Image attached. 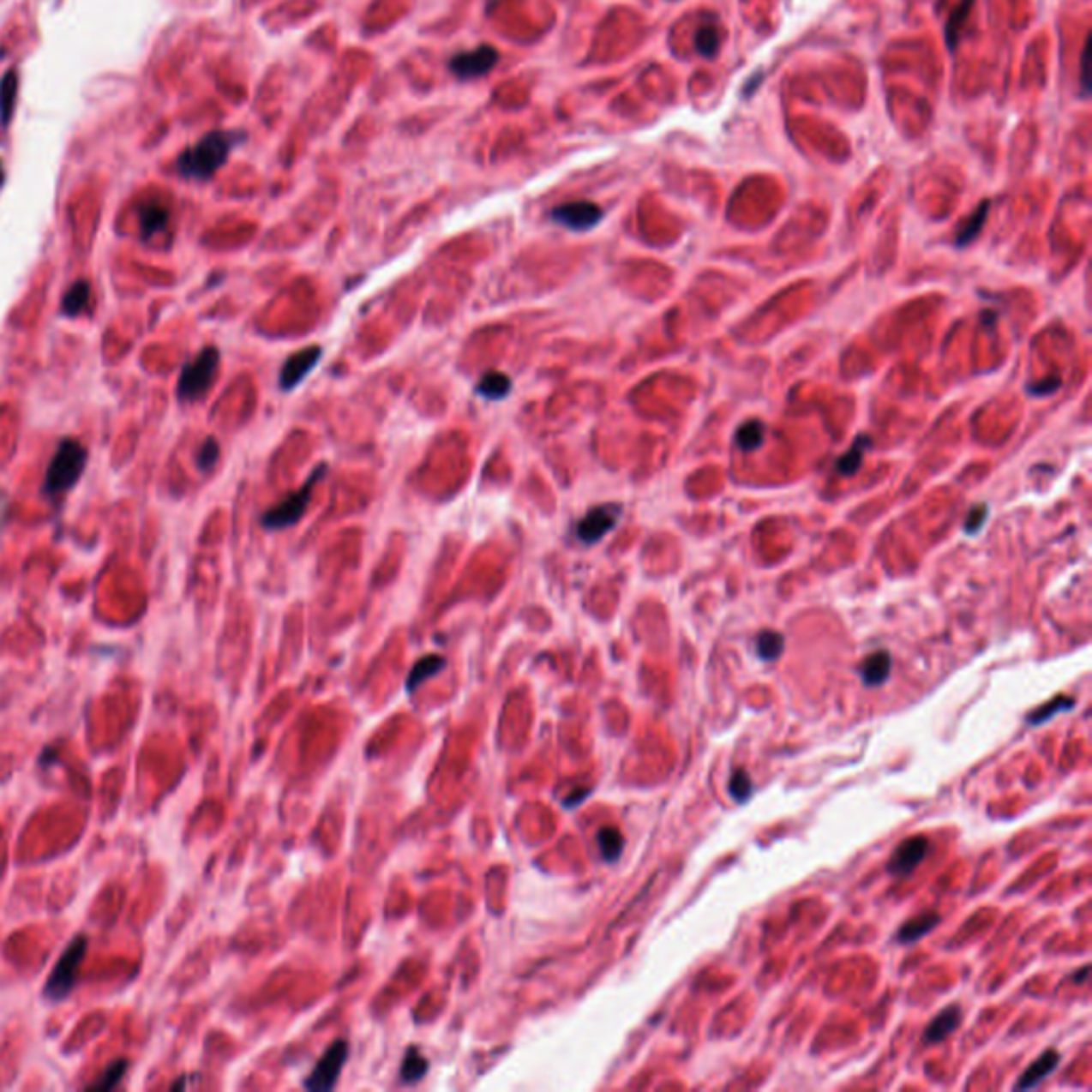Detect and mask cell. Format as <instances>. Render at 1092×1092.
<instances>
[{
	"mask_svg": "<svg viewBox=\"0 0 1092 1092\" xmlns=\"http://www.w3.org/2000/svg\"><path fill=\"white\" fill-rule=\"evenodd\" d=\"M239 141H243V133L218 130L205 135L199 143L182 152L177 159V171L188 180H209L229 160L231 150Z\"/></svg>",
	"mask_w": 1092,
	"mask_h": 1092,
	"instance_id": "6da1fadb",
	"label": "cell"
},
{
	"mask_svg": "<svg viewBox=\"0 0 1092 1092\" xmlns=\"http://www.w3.org/2000/svg\"><path fill=\"white\" fill-rule=\"evenodd\" d=\"M86 461H88L86 448L77 440H64L56 448L54 457H51L45 474V483H43V491L51 497L67 493L81 478V474H84Z\"/></svg>",
	"mask_w": 1092,
	"mask_h": 1092,
	"instance_id": "7a4b0ae2",
	"label": "cell"
},
{
	"mask_svg": "<svg viewBox=\"0 0 1092 1092\" xmlns=\"http://www.w3.org/2000/svg\"><path fill=\"white\" fill-rule=\"evenodd\" d=\"M218 367H220V352H218V348L209 346L205 351H201L182 369L180 382H177V397L182 401L192 404V401H199L201 397L207 395L213 380H216Z\"/></svg>",
	"mask_w": 1092,
	"mask_h": 1092,
	"instance_id": "3957f363",
	"label": "cell"
},
{
	"mask_svg": "<svg viewBox=\"0 0 1092 1092\" xmlns=\"http://www.w3.org/2000/svg\"><path fill=\"white\" fill-rule=\"evenodd\" d=\"M86 950H88V939L86 937H77L71 945L64 950V954L60 956V960L56 963L54 971H51L50 980L45 984V997L51 999V1001H63L64 997H69V993L73 990L77 980V971H80L81 963L86 958Z\"/></svg>",
	"mask_w": 1092,
	"mask_h": 1092,
	"instance_id": "277c9868",
	"label": "cell"
},
{
	"mask_svg": "<svg viewBox=\"0 0 1092 1092\" xmlns=\"http://www.w3.org/2000/svg\"><path fill=\"white\" fill-rule=\"evenodd\" d=\"M322 474H325V465L318 467V470L312 474V478H309L308 483L299 489V491L292 493V495H288L286 500L279 501L275 508L267 510V513L263 514V519H261L263 527H267V530H286V527L295 525V523L303 517L305 510H308L314 484L322 478Z\"/></svg>",
	"mask_w": 1092,
	"mask_h": 1092,
	"instance_id": "5b68a950",
	"label": "cell"
},
{
	"mask_svg": "<svg viewBox=\"0 0 1092 1092\" xmlns=\"http://www.w3.org/2000/svg\"><path fill=\"white\" fill-rule=\"evenodd\" d=\"M346 1056H348V1043L346 1041L333 1043V1046L322 1054V1059L318 1060L314 1071L309 1073V1077L305 1080L303 1084L305 1089L314 1092H327L335 1089L339 1073H342L344 1063H346Z\"/></svg>",
	"mask_w": 1092,
	"mask_h": 1092,
	"instance_id": "8992f818",
	"label": "cell"
},
{
	"mask_svg": "<svg viewBox=\"0 0 1092 1092\" xmlns=\"http://www.w3.org/2000/svg\"><path fill=\"white\" fill-rule=\"evenodd\" d=\"M619 517H621V506L617 504H602L589 510L576 525V538L583 544H596L604 538L609 531L615 530Z\"/></svg>",
	"mask_w": 1092,
	"mask_h": 1092,
	"instance_id": "52a82bcc",
	"label": "cell"
},
{
	"mask_svg": "<svg viewBox=\"0 0 1092 1092\" xmlns=\"http://www.w3.org/2000/svg\"><path fill=\"white\" fill-rule=\"evenodd\" d=\"M497 63H500V54H497L495 47L480 45L471 51H463V54L453 56L448 67H451V71L455 73L459 80H476V77L491 73Z\"/></svg>",
	"mask_w": 1092,
	"mask_h": 1092,
	"instance_id": "ba28073f",
	"label": "cell"
},
{
	"mask_svg": "<svg viewBox=\"0 0 1092 1092\" xmlns=\"http://www.w3.org/2000/svg\"><path fill=\"white\" fill-rule=\"evenodd\" d=\"M602 216H604V212L596 203H589V201H574V203L559 205L557 209L550 212V218L557 225L566 226L570 231L593 229L602 220Z\"/></svg>",
	"mask_w": 1092,
	"mask_h": 1092,
	"instance_id": "9c48e42d",
	"label": "cell"
},
{
	"mask_svg": "<svg viewBox=\"0 0 1092 1092\" xmlns=\"http://www.w3.org/2000/svg\"><path fill=\"white\" fill-rule=\"evenodd\" d=\"M928 849H930V841L926 837H921V834L907 838V841H903L901 845L894 849L892 858H890L888 862V873L894 877L911 875V873L920 867L921 860L926 858Z\"/></svg>",
	"mask_w": 1092,
	"mask_h": 1092,
	"instance_id": "30bf717a",
	"label": "cell"
},
{
	"mask_svg": "<svg viewBox=\"0 0 1092 1092\" xmlns=\"http://www.w3.org/2000/svg\"><path fill=\"white\" fill-rule=\"evenodd\" d=\"M321 357H322L321 346H309L305 348V351H299L297 355H292L282 367V374H279V387H282L284 391H292L295 387H299V384L305 380V375L316 367L318 361H321Z\"/></svg>",
	"mask_w": 1092,
	"mask_h": 1092,
	"instance_id": "8fae6325",
	"label": "cell"
},
{
	"mask_svg": "<svg viewBox=\"0 0 1092 1092\" xmlns=\"http://www.w3.org/2000/svg\"><path fill=\"white\" fill-rule=\"evenodd\" d=\"M1060 1063V1054L1056 1050H1046L1041 1056H1039L1035 1063L1029 1065V1069H1024V1073L1020 1076V1080L1016 1082V1090H1030L1035 1086L1041 1084Z\"/></svg>",
	"mask_w": 1092,
	"mask_h": 1092,
	"instance_id": "7c38bea8",
	"label": "cell"
},
{
	"mask_svg": "<svg viewBox=\"0 0 1092 1092\" xmlns=\"http://www.w3.org/2000/svg\"><path fill=\"white\" fill-rule=\"evenodd\" d=\"M960 1020H963V1009L958 1005H950V1007L943 1009L939 1016L933 1017V1022L928 1024L924 1033V1041L926 1043H941L943 1039L950 1037L956 1029H958Z\"/></svg>",
	"mask_w": 1092,
	"mask_h": 1092,
	"instance_id": "4fadbf2b",
	"label": "cell"
},
{
	"mask_svg": "<svg viewBox=\"0 0 1092 1092\" xmlns=\"http://www.w3.org/2000/svg\"><path fill=\"white\" fill-rule=\"evenodd\" d=\"M890 672H892V657H890V653H885V651H877V653L868 655V657L862 662V666H860V676H862L864 683L871 685V687H877V685L885 683Z\"/></svg>",
	"mask_w": 1092,
	"mask_h": 1092,
	"instance_id": "5bb4252c",
	"label": "cell"
},
{
	"mask_svg": "<svg viewBox=\"0 0 1092 1092\" xmlns=\"http://www.w3.org/2000/svg\"><path fill=\"white\" fill-rule=\"evenodd\" d=\"M169 225V209L160 203H147L139 209V226H141V237L150 239L152 235H159L167 229Z\"/></svg>",
	"mask_w": 1092,
	"mask_h": 1092,
	"instance_id": "9a60e30c",
	"label": "cell"
},
{
	"mask_svg": "<svg viewBox=\"0 0 1092 1092\" xmlns=\"http://www.w3.org/2000/svg\"><path fill=\"white\" fill-rule=\"evenodd\" d=\"M939 924V915L934 911L928 913H920V915L911 917L909 921L898 928L897 933V941L898 943H915L917 939H921L924 934H928L934 926Z\"/></svg>",
	"mask_w": 1092,
	"mask_h": 1092,
	"instance_id": "2e32d148",
	"label": "cell"
},
{
	"mask_svg": "<svg viewBox=\"0 0 1092 1092\" xmlns=\"http://www.w3.org/2000/svg\"><path fill=\"white\" fill-rule=\"evenodd\" d=\"M90 299H92L90 282L88 279H77V282L69 288L67 295H64L63 314H67V316H77V314H81L86 308H88Z\"/></svg>",
	"mask_w": 1092,
	"mask_h": 1092,
	"instance_id": "e0dca14e",
	"label": "cell"
},
{
	"mask_svg": "<svg viewBox=\"0 0 1092 1092\" xmlns=\"http://www.w3.org/2000/svg\"><path fill=\"white\" fill-rule=\"evenodd\" d=\"M510 388H513V382H510L508 375L500 374V371H491V374H487L483 380H480L476 391H478V395H483L484 399L495 401L508 395Z\"/></svg>",
	"mask_w": 1092,
	"mask_h": 1092,
	"instance_id": "ac0fdd59",
	"label": "cell"
},
{
	"mask_svg": "<svg viewBox=\"0 0 1092 1092\" xmlns=\"http://www.w3.org/2000/svg\"><path fill=\"white\" fill-rule=\"evenodd\" d=\"M783 646H785V638L781 636L779 632L764 630L762 634L755 638V653H758L759 659H764V662H775V659H779L781 653H783Z\"/></svg>",
	"mask_w": 1092,
	"mask_h": 1092,
	"instance_id": "d6986e66",
	"label": "cell"
},
{
	"mask_svg": "<svg viewBox=\"0 0 1092 1092\" xmlns=\"http://www.w3.org/2000/svg\"><path fill=\"white\" fill-rule=\"evenodd\" d=\"M15 94H17V75L13 71H7L3 80H0V122H3V126H7L9 120H11Z\"/></svg>",
	"mask_w": 1092,
	"mask_h": 1092,
	"instance_id": "ffe728a7",
	"label": "cell"
},
{
	"mask_svg": "<svg viewBox=\"0 0 1092 1092\" xmlns=\"http://www.w3.org/2000/svg\"><path fill=\"white\" fill-rule=\"evenodd\" d=\"M868 447H871V440L864 438V435H860V438L855 440L854 447H851L849 451H847V455H843V457L838 459V461H837V470H838V474H843V476H851V474H855V471L860 470V465H862V461H864V451H867Z\"/></svg>",
	"mask_w": 1092,
	"mask_h": 1092,
	"instance_id": "44dd1931",
	"label": "cell"
},
{
	"mask_svg": "<svg viewBox=\"0 0 1092 1092\" xmlns=\"http://www.w3.org/2000/svg\"><path fill=\"white\" fill-rule=\"evenodd\" d=\"M597 845H600V854L606 862H615L619 858V854L623 851V837L617 828L613 825H606L597 832Z\"/></svg>",
	"mask_w": 1092,
	"mask_h": 1092,
	"instance_id": "7402d4cb",
	"label": "cell"
},
{
	"mask_svg": "<svg viewBox=\"0 0 1092 1092\" xmlns=\"http://www.w3.org/2000/svg\"><path fill=\"white\" fill-rule=\"evenodd\" d=\"M973 3H975V0H963V3H960L958 7L954 9V13H951L950 21H947V26H945V41H947V47H950V50H956V45H958L960 33H963V26H964V21H967L969 11H971Z\"/></svg>",
	"mask_w": 1092,
	"mask_h": 1092,
	"instance_id": "603a6c76",
	"label": "cell"
},
{
	"mask_svg": "<svg viewBox=\"0 0 1092 1092\" xmlns=\"http://www.w3.org/2000/svg\"><path fill=\"white\" fill-rule=\"evenodd\" d=\"M444 663H447V662H444V657H440V655H427V657H423L421 662H418L417 666H414V670L410 672L408 689H414L417 685L425 683L427 679H431L434 675H438V672L444 668Z\"/></svg>",
	"mask_w": 1092,
	"mask_h": 1092,
	"instance_id": "cb8c5ba5",
	"label": "cell"
},
{
	"mask_svg": "<svg viewBox=\"0 0 1092 1092\" xmlns=\"http://www.w3.org/2000/svg\"><path fill=\"white\" fill-rule=\"evenodd\" d=\"M988 209H990V203L988 201H984V203L980 205V209H977V212L973 213L967 222H964L963 229L958 231V237H956V243H958L960 248H964L967 243H971L973 239L977 237V233H980L981 226H984L986 216H988Z\"/></svg>",
	"mask_w": 1092,
	"mask_h": 1092,
	"instance_id": "d4e9b609",
	"label": "cell"
},
{
	"mask_svg": "<svg viewBox=\"0 0 1092 1092\" xmlns=\"http://www.w3.org/2000/svg\"><path fill=\"white\" fill-rule=\"evenodd\" d=\"M736 444L742 451H758L764 444V425L759 421H749L738 429Z\"/></svg>",
	"mask_w": 1092,
	"mask_h": 1092,
	"instance_id": "484cf974",
	"label": "cell"
},
{
	"mask_svg": "<svg viewBox=\"0 0 1092 1092\" xmlns=\"http://www.w3.org/2000/svg\"><path fill=\"white\" fill-rule=\"evenodd\" d=\"M1073 705H1076V702H1073L1071 698H1067V696L1054 698V700L1047 702L1046 706H1039L1037 711H1033V713L1029 715V723H1030V726H1039V723H1046L1047 719L1054 717V715L1060 713V711H1071Z\"/></svg>",
	"mask_w": 1092,
	"mask_h": 1092,
	"instance_id": "4316f807",
	"label": "cell"
},
{
	"mask_svg": "<svg viewBox=\"0 0 1092 1092\" xmlns=\"http://www.w3.org/2000/svg\"><path fill=\"white\" fill-rule=\"evenodd\" d=\"M427 1067H429L427 1060L423 1059L417 1050H410L404 1060V1067H401V1080H404L405 1084H414V1082H418L423 1076H425Z\"/></svg>",
	"mask_w": 1092,
	"mask_h": 1092,
	"instance_id": "83f0119b",
	"label": "cell"
},
{
	"mask_svg": "<svg viewBox=\"0 0 1092 1092\" xmlns=\"http://www.w3.org/2000/svg\"><path fill=\"white\" fill-rule=\"evenodd\" d=\"M717 47H719V34L717 28L711 24L702 26L700 30L696 33V50L698 54H702L705 58H713L717 54Z\"/></svg>",
	"mask_w": 1092,
	"mask_h": 1092,
	"instance_id": "f1b7e54d",
	"label": "cell"
},
{
	"mask_svg": "<svg viewBox=\"0 0 1092 1092\" xmlns=\"http://www.w3.org/2000/svg\"><path fill=\"white\" fill-rule=\"evenodd\" d=\"M729 792H732L734 801L736 802H745L747 798L751 796L753 788H751V779L745 771H734L732 772V779H729Z\"/></svg>",
	"mask_w": 1092,
	"mask_h": 1092,
	"instance_id": "f546056e",
	"label": "cell"
},
{
	"mask_svg": "<svg viewBox=\"0 0 1092 1092\" xmlns=\"http://www.w3.org/2000/svg\"><path fill=\"white\" fill-rule=\"evenodd\" d=\"M126 1069H129V1063H126V1060H117L116 1065H111V1067H109L107 1071H105V1076L100 1077V1082H96V1084H92L90 1089H94V1090H109V1089H113V1086H116L117 1082L122 1080V1076H124Z\"/></svg>",
	"mask_w": 1092,
	"mask_h": 1092,
	"instance_id": "4dcf8cb0",
	"label": "cell"
},
{
	"mask_svg": "<svg viewBox=\"0 0 1092 1092\" xmlns=\"http://www.w3.org/2000/svg\"><path fill=\"white\" fill-rule=\"evenodd\" d=\"M218 457H220V448H218V442L213 438H207L203 442V447H201L199 455H196V463H199L201 470L207 471V470H212L213 465H216Z\"/></svg>",
	"mask_w": 1092,
	"mask_h": 1092,
	"instance_id": "1f68e13d",
	"label": "cell"
},
{
	"mask_svg": "<svg viewBox=\"0 0 1092 1092\" xmlns=\"http://www.w3.org/2000/svg\"><path fill=\"white\" fill-rule=\"evenodd\" d=\"M1089 58H1090V41H1086L1084 54H1082V88H1084V94H1089V90H1090V81H1089Z\"/></svg>",
	"mask_w": 1092,
	"mask_h": 1092,
	"instance_id": "d6a6232c",
	"label": "cell"
},
{
	"mask_svg": "<svg viewBox=\"0 0 1092 1092\" xmlns=\"http://www.w3.org/2000/svg\"><path fill=\"white\" fill-rule=\"evenodd\" d=\"M1086 977H1089V967H1082V969H1080V971H1077V977H1076V975H1073V980H1077V981H1084V980H1086Z\"/></svg>",
	"mask_w": 1092,
	"mask_h": 1092,
	"instance_id": "836d02e7",
	"label": "cell"
},
{
	"mask_svg": "<svg viewBox=\"0 0 1092 1092\" xmlns=\"http://www.w3.org/2000/svg\"><path fill=\"white\" fill-rule=\"evenodd\" d=\"M0 183H3V165H0Z\"/></svg>",
	"mask_w": 1092,
	"mask_h": 1092,
	"instance_id": "e575fe53",
	"label": "cell"
}]
</instances>
